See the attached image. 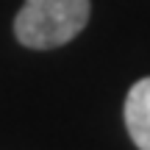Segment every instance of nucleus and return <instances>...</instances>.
<instances>
[{"label":"nucleus","instance_id":"obj_2","mask_svg":"<svg viewBox=\"0 0 150 150\" xmlns=\"http://www.w3.org/2000/svg\"><path fill=\"white\" fill-rule=\"evenodd\" d=\"M125 128L139 150H150V78L136 81L125 95Z\"/></svg>","mask_w":150,"mask_h":150},{"label":"nucleus","instance_id":"obj_1","mask_svg":"<svg viewBox=\"0 0 150 150\" xmlns=\"http://www.w3.org/2000/svg\"><path fill=\"white\" fill-rule=\"evenodd\" d=\"M89 22V0H25L14 17L17 42L31 50L61 47Z\"/></svg>","mask_w":150,"mask_h":150}]
</instances>
